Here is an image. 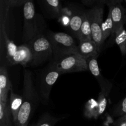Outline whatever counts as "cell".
Here are the masks:
<instances>
[{
  "instance_id": "cell-17",
  "label": "cell",
  "mask_w": 126,
  "mask_h": 126,
  "mask_svg": "<svg viewBox=\"0 0 126 126\" xmlns=\"http://www.w3.org/2000/svg\"><path fill=\"white\" fill-rule=\"evenodd\" d=\"M12 114L8 103L7 104L0 102V126H13Z\"/></svg>"
},
{
  "instance_id": "cell-16",
  "label": "cell",
  "mask_w": 126,
  "mask_h": 126,
  "mask_svg": "<svg viewBox=\"0 0 126 126\" xmlns=\"http://www.w3.org/2000/svg\"><path fill=\"white\" fill-rule=\"evenodd\" d=\"M84 115L89 119H97L99 117L98 101L94 98L89 100L85 105Z\"/></svg>"
},
{
  "instance_id": "cell-8",
  "label": "cell",
  "mask_w": 126,
  "mask_h": 126,
  "mask_svg": "<svg viewBox=\"0 0 126 126\" xmlns=\"http://www.w3.org/2000/svg\"><path fill=\"white\" fill-rule=\"evenodd\" d=\"M98 55H97L87 59L88 70L98 81L101 89L100 92H103L107 97H109L110 93L113 87V84L104 76H102L98 66Z\"/></svg>"
},
{
  "instance_id": "cell-27",
  "label": "cell",
  "mask_w": 126,
  "mask_h": 126,
  "mask_svg": "<svg viewBox=\"0 0 126 126\" xmlns=\"http://www.w3.org/2000/svg\"><path fill=\"white\" fill-rule=\"evenodd\" d=\"M116 126H126V115L119 117L116 121Z\"/></svg>"
},
{
  "instance_id": "cell-3",
  "label": "cell",
  "mask_w": 126,
  "mask_h": 126,
  "mask_svg": "<svg viewBox=\"0 0 126 126\" xmlns=\"http://www.w3.org/2000/svg\"><path fill=\"white\" fill-rule=\"evenodd\" d=\"M51 62L61 75L88 70L87 60L77 52L66 53L54 57Z\"/></svg>"
},
{
  "instance_id": "cell-1",
  "label": "cell",
  "mask_w": 126,
  "mask_h": 126,
  "mask_svg": "<svg viewBox=\"0 0 126 126\" xmlns=\"http://www.w3.org/2000/svg\"><path fill=\"white\" fill-rule=\"evenodd\" d=\"M22 96L23 103L14 124L15 126H28L41 100L38 91L34 86L32 71L27 69L23 71Z\"/></svg>"
},
{
  "instance_id": "cell-19",
  "label": "cell",
  "mask_w": 126,
  "mask_h": 126,
  "mask_svg": "<svg viewBox=\"0 0 126 126\" xmlns=\"http://www.w3.org/2000/svg\"><path fill=\"white\" fill-rule=\"evenodd\" d=\"M113 37L114 38V41L119 47L121 54L125 55L126 54V29L125 27L121 28Z\"/></svg>"
},
{
  "instance_id": "cell-29",
  "label": "cell",
  "mask_w": 126,
  "mask_h": 126,
  "mask_svg": "<svg viewBox=\"0 0 126 126\" xmlns=\"http://www.w3.org/2000/svg\"><path fill=\"white\" fill-rule=\"evenodd\" d=\"M123 1H124V2H125V3H126V0H123Z\"/></svg>"
},
{
  "instance_id": "cell-11",
  "label": "cell",
  "mask_w": 126,
  "mask_h": 126,
  "mask_svg": "<svg viewBox=\"0 0 126 126\" xmlns=\"http://www.w3.org/2000/svg\"><path fill=\"white\" fill-rule=\"evenodd\" d=\"M42 10L49 17L59 18L62 15L63 7L60 0H37Z\"/></svg>"
},
{
  "instance_id": "cell-2",
  "label": "cell",
  "mask_w": 126,
  "mask_h": 126,
  "mask_svg": "<svg viewBox=\"0 0 126 126\" xmlns=\"http://www.w3.org/2000/svg\"><path fill=\"white\" fill-rule=\"evenodd\" d=\"M23 24L22 40L28 43L39 34H43L44 21L36 11L34 0H26L23 6Z\"/></svg>"
},
{
  "instance_id": "cell-24",
  "label": "cell",
  "mask_w": 126,
  "mask_h": 126,
  "mask_svg": "<svg viewBox=\"0 0 126 126\" xmlns=\"http://www.w3.org/2000/svg\"><path fill=\"white\" fill-rule=\"evenodd\" d=\"M109 98L107 97L105 94L100 92L98 94V114L100 116L102 115L105 111L106 108L108 105V98Z\"/></svg>"
},
{
  "instance_id": "cell-4",
  "label": "cell",
  "mask_w": 126,
  "mask_h": 126,
  "mask_svg": "<svg viewBox=\"0 0 126 126\" xmlns=\"http://www.w3.org/2000/svg\"><path fill=\"white\" fill-rule=\"evenodd\" d=\"M46 36L51 44L53 57L70 52H77L78 44L71 34L47 31Z\"/></svg>"
},
{
  "instance_id": "cell-6",
  "label": "cell",
  "mask_w": 126,
  "mask_h": 126,
  "mask_svg": "<svg viewBox=\"0 0 126 126\" xmlns=\"http://www.w3.org/2000/svg\"><path fill=\"white\" fill-rule=\"evenodd\" d=\"M86 12L91 23L92 41L96 44L100 53L105 44L102 34L104 5L97 4L92 7L86 9Z\"/></svg>"
},
{
  "instance_id": "cell-10",
  "label": "cell",
  "mask_w": 126,
  "mask_h": 126,
  "mask_svg": "<svg viewBox=\"0 0 126 126\" xmlns=\"http://www.w3.org/2000/svg\"><path fill=\"white\" fill-rule=\"evenodd\" d=\"M32 61L33 55L30 47L28 43H24L18 47L16 55L9 65H20L25 68L32 65Z\"/></svg>"
},
{
  "instance_id": "cell-13",
  "label": "cell",
  "mask_w": 126,
  "mask_h": 126,
  "mask_svg": "<svg viewBox=\"0 0 126 126\" xmlns=\"http://www.w3.org/2000/svg\"><path fill=\"white\" fill-rule=\"evenodd\" d=\"M85 11L86 10L82 9H77L74 10L71 13V17H70V21L68 23L69 30L71 35L75 37L76 39H79L80 30L82 25Z\"/></svg>"
},
{
  "instance_id": "cell-12",
  "label": "cell",
  "mask_w": 126,
  "mask_h": 126,
  "mask_svg": "<svg viewBox=\"0 0 126 126\" xmlns=\"http://www.w3.org/2000/svg\"><path fill=\"white\" fill-rule=\"evenodd\" d=\"M12 90L11 79L9 77L7 68L1 64L0 66V102L7 104L8 103V93Z\"/></svg>"
},
{
  "instance_id": "cell-31",
  "label": "cell",
  "mask_w": 126,
  "mask_h": 126,
  "mask_svg": "<svg viewBox=\"0 0 126 126\" xmlns=\"http://www.w3.org/2000/svg\"></svg>"
},
{
  "instance_id": "cell-9",
  "label": "cell",
  "mask_w": 126,
  "mask_h": 126,
  "mask_svg": "<svg viewBox=\"0 0 126 126\" xmlns=\"http://www.w3.org/2000/svg\"><path fill=\"white\" fill-rule=\"evenodd\" d=\"M109 12L111 16L113 23V32L111 36L126 23V8L122 5V2H118L108 7Z\"/></svg>"
},
{
  "instance_id": "cell-23",
  "label": "cell",
  "mask_w": 126,
  "mask_h": 126,
  "mask_svg": "<svg viewBox=\"0 0 126 126\" xmlns=\"http://www.w3.org/2000/svg\"><path fill=\"white\" fill-rule=\"evenodd\" d=\"M113 114L119 118L126 115V96L116 105L113 110Z\"/></svg>"
},
{
  "instance_id": "cell-26",
  "label": "cell",
  "mask_w": 126,
  "mask_h": 126,
  "mask_svg": "<svg viewBox=\"0 0 126 126\" xmlns=\"http://www.w3.org/2000/svg\"><path fill=\"white\" fill-rule=\"evenodd\" d=\"M11 8L23 6L26 0H9Z\"/></svg>"
},
{
  "instance_id": "cell-18",
  "label": "cell",
  "mask_w": 126,
  "mask_h": 126,
  "mask_svg": "<svg viewBox=\"0 0 126 126\" xmlns=\"http://www.w3.org/2000/svg\"><path fill=\"white\" fill-rule=\"evenodd\" d=\"M78 40H92L91 23H90L88 16L87 15L86 10L85 11L84 15L83 20H82V25H81V30H80L79 37Z\"/></svg>"
},
{
  "instance_id": "cell-15",
  "label": "cell",
  "mask_w": 126,
  "mask_h": 126,
  "mask_svg": "<svg viewBox=\"0 0 126 126\" xmlns=\"http://www.w3.org/2000/svg\"><path fill=\"white\" fill-rule=\"evenodd\" d=\"M23 103V96L14 93L12 90L10 91V97L8 100V104L12 114L13 123L15 124L17 121L18 113Z\"/></svg>"
},
{
  "instance_id": "cell-28",
  "label": "cell",
  "mask_w": 126,
  "mask_h": 126,
  "mask_svg": "<svg viewBox=\"0 0 126 126\" xmlns=\"http://www.w3.org/2000/svg\"><path fill=\"white\" fill-rule=\"evenodd\" d=\"M84 5L92 7L97 4V0H81Z\"/></svg>"
},
{
  "instance_id": "cell-20",
  "label": "cell",
  "mask_w": 126,
  "mask_h": 126,
  "mask_svg": "<svg viewBox=\"0 0 126 126\" xmlns=\"http://www.w3.org/2000/svg\"><path fill=\"white\" fill-rule=\"evenodd\" d=\"M60 120V118L54 116L49 113H45L41 116L36 124L32 126H55Z\"/></svg>"
},
{
  "instance_id": "cell-5",
  "label": "cell",
  "mask_w": 126,
  "mask_h": 126,
  "mask_svg": "<svg viewBox=\"0 0 126 126\" xmlns=\"http://www.w3.org/2000/svg\"><path fill=\"white\" fill-rule=\"evenodd\" d=\"M28 44L33 55L31 66H39L48 60H52L54 55L51 44L45 34L37 36Z\"/></svg>"
},
{
  "instance_id": "cell-30",
  "label": "cell",
  "mask_w": 126,
  "mask_h": 126,
  "mask_svg": "<svg viewBox=\"0 0 126 126\" xmlns=\"http://www.w3.org/2000/svg\"><path fill=\"white\" fill-rule=\"evenodd\" d=\"M60 1H63V0H60Z\"/></svg>"
},
{
  "instance_id": "cell-14",
  "label": "cell",
  "mask_w": 126,
  "mask_h": 126,
  "mask_svg": "<svg viewBox=\"0 0 126 126\" xmlns=\"http://www.w3.org/2000/svg\"><path fill=\"white\" fill-rule=\"evenodd\" d=\"M77 53L86 60L92 57L99 55L100 54L97 45L92 40L79 41Z\"/></svg>"
},
{
  "instance_id": "cell-21",
  "label": "cell",
  "mask_w": 126,
  "mask_h": 126,
  "mask_svg": "<svg viewBox=\"0 0 126 126\" xmlns=\"http://www.w3.org/2000/svg\"><path fill=\"white\" fill-rule=\"evenodd\" d=\"M6 43V58L8 64L12 60L18 49V47L12 40L9 38V36L6 37L5 39Z\"/></svg>"
},
{
  "instance_id": "cell-25",
  "label": "cell",
  "mask_w": 126,
  "mask_h": 126,
  "mask_svg": "<svg viewBox=\"0 0 126 126\" xmlns=\"http://www.w3.org/2000/svg\"><path fill=\"white\" fill-rule=\"evenodd\" d=\"M123 0H97V4L107 5L108 7L114 5L118 2H123Z\"/></svg>"
},
{
  "instance_id": "cell-22",
  "label": "cell",
  "mask_w": 126,
  "mask_h": 126,
  "mask_svg": "<svg viewBox=\"0 0 126 126\" xmlns=\"http://www.w3.org/2000/svg\"><path fill=\"white\" fill-rule=\"evenodd\" d=\"M113 32V23L112 20L111 14L108 12V16L106 18L105 21L103 22L102 25V34H103V39L105 41L106 39L112 35Z\"/></svg>"
},
{
  "instance_id": "cell-7",
  "label": "cell",
  "mask_w": 126,
  "mask_h": 126,
  "mask_svg": "<svg viewBox=\"0 0 126 126\" xmlns=\"http://www.w3.org/2000/svg\"><path fill=\"white\" fill-rule=\"evenodd\" d=\"M61 73L50 62L41 74L39 84V93L40 99L44 103L49 101L52 88L59 79Z\"/></svg>"
}]
</instances>
